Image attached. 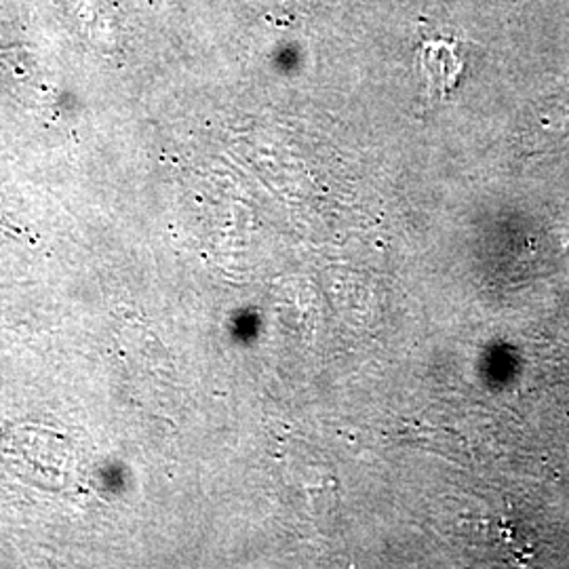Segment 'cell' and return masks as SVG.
<instances>
[{
	"label": "cell",
	"instance_id": "obj_1",
	"mask_svg": "<svg viewBox=\"0 0 569 569\" xmlns=\"http://www.w3.org/2000/svg\"><path fill=\"white\" fill-rule=\"evenodd\" d=\"M422 72L432 89H449L458 81L460 60L446 42H428L422 49Z\"/></svg>",
	"mask_w": 569,
	"mask_h": 569
}]
</instances>
